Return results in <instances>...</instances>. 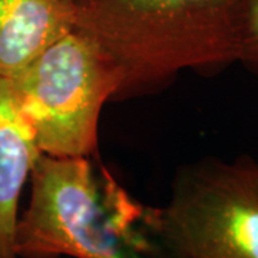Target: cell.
<instances>
[{
	"label": "cell",
	"instance_id": "cell-1",
	"mask_svg": "<svg viewBox=\"0 0 258 258\" xmlns=\"http://www.w3.org/2000/svg\"><path fill=\"white\" fill-rule=\"evenodd\" d=\"M245 0H76L78 25L120 75L116 99L161 89L185 71L238 62Z\"/></svg>",
	"mask_w": 258,
	"mask_h": 258
},
{
	"label": "cell",
	"instance_id": "cell-2",
	"mask_svg": "<svg viewBox=\"0 0 258 258\" xmlns=\"http://www.w3.org/2000/svg\"><path fill=\"white\" fill-rule=\"evenodd\" d=\"M92 157L40 154L16 227L19 258H169L157 208L135 200Z\"/></svg>",
	"mask_w": 258,
	"mask_h": 258
},
{
	"label": "cell",
	"instance_id": "cell-3",
	"mask_svg": "<svg viewBox=\"0 0 258 258\" xmlns=\"http://www.w3.org/2000/svg\"><path fill=\"white\" fill-rule=\"evenodd\" d=\"M10 83L42 154L93 157L102 108L116 101L120 75L92 37L75 28Z\"/></svg>",
	"mask_w": 258,
	"mask_h": 258
},
{
	"label": "cell",
	"instance_id": "cell-4",
	"mask_svg": "<svg viewBox=\"0 0 258 258\" xmlns=\"http://www.w3.org/2000/svg\"><path fill=\"white\" fill-rule=\"evenodd\" d=\"M157 227L169 258H258V159L181 166Z\"/></svg>",
	"mask_w": 258,
	"mask_h": 258
},
{
	"label": "cell",
	"instance_id": "cell-5",
	"mask_svg": "<svg viewBox=\"0 0 258 258\" xmlns=\"http://www.w3.org/2000/svg\"><path fill=\"white\" fill-rule=\"evenodd\" d=\"M76 25V0H0V79L18 76Z\"/></svg>",
	"mask_w": 258,
	"mask_h": 258
},
{
	"label": "cell",
	"instance_id": "cell-6",
	"mask_svg": "<svg viewBox=\"0 0 258 258\" xmlns=\"http://www.w3.org/2000/svg\"><path fill=\"white\" fill-rule=\"evenodd\" d=\"M40 154L12 83L0 79V258H19L20 195Z\"/></svg>",
	"mask_w": 258,
	"mask_h": 258
},
{
	"label": "cell",
	"instance_id": "cell-7",
	"mask_svg": "<svg viewBox=\"0 0 258 258\" xmlns=\"http://www.w3.org/2000/svg\"><path fill=\"white\" fill-rule=\"evenodd\" d=\"M258 76V0H245L240 25L238 62Z\"/></svg>",
	"mask_w": 258,
	"mask_h": 258
}]
</instances>
